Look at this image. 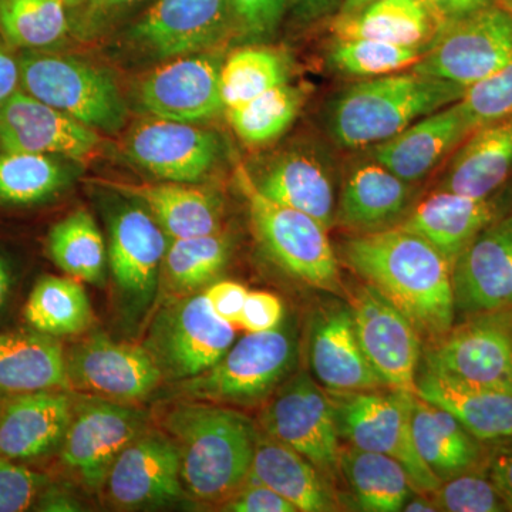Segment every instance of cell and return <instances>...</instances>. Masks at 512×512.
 <instances>
[{"label":"cell","instance_id":"1","mask_svg":"<svg viewBox=\"0 0 512 512\" xmlns=\"http://www.w3.org/2000/svg\"><path fill=\"white\" fill-rule=\"evenodd\" d=\"M343 258L402 311L430 345L453 328V269L426 239L396 225L350 238L343 245Z\"/></svg>","mask_w":512,"mask_h":512},{"label":"cell","instance_id":"2","mask_svg":"<svg viewBox=\"0 0 512 512\" xmlns=\"http://www.w3.org/2000/svg\"><path fill=\"white\" fill-rule=\"evenodd\" d=\"M164 429L177 444L185 493L205 504H224L247 483L256 431L244 414L218 404L181 403Z\"/></svg>","mask_w":512,"mask_h":512},{"label":"cell","instance_id":"3","mask_svg":"<svg viewBox=\"0 0 512 512\" xmlns=\"http://www.w3.org/2000/svg\"><path fill=\"white\" fill-rule=\"evenodd\" d=\"M467 87L404 70L350 86L333 100L330 136L346 148L383 143L417 120L463 99Z\"/></svg>","mask_w":512,"mask_h":512},{"label":"cell","instance_id":"4","mask_svg":"<svg viewBox=\"0 0 512 512\" xmlns=\"http://www.w3.org/2000/svg\"><path fill=\"white\" fill-rule=\"evenodd\" d=\"M238 184L248 202L256 237L269 258L303 284L326 292L342 291L329 229L305 212L269 200L242 168L238 171Z\"/></svg>","mask_w":512,"mask_h":512},{"label":"cell","instance_id":"5","mask_svg":"<svg viewBox=\"0 0 512 512\" xmlns=\"http://www.w3.org/2000/svg\"><path fill=\"white\" fill-rule=\"evenodd\" d=\"M295 359V340L288 329L248 332L210 369L181 380L177 392L198 402L255 406L274 393Z\"/></svg>","mask_w":512,"mask_h":512},{"label":"cell","instance_id":"6","mask_svg":"<svg viewBox=\"0 0 512 512\" xmlns=\"http://www.w3.org/2000/svg\"><path fill=\"white\" fill-rule=\"evenodd\" d=\"M329 394L340 439L350 446L399 461L416 493L431 494L440 487L441 481L421 460L414 444L410 417L413 393L382 387Z\"/></svg>","mask_w":512,"mask_h":512},{"label":"cell","instance_id":"7","mask_svg":"<svg viewBox=\"0 0 512 512\" xmlns=\"http://www.w3.org/2000/svg\"><path fill=\"white\" fill-rule=\"evenodd\" d=\"M23 92L92 128L117 131L126 107L109 73L72 57L25 50L19 57Z\"/></svg>","mask_w":512,"mask_h":512},{"label":"cell","instance_id":"8","mask_svg":"<svg viewBox=\"0 0 512 512\" xmlns=\"http://www.w3.org/2000/svg\"><path fill=\"white\" fill-rule=\"evenodd\" d=\"M234 342V325L215 315L204 293H192L163 306L144 348L164 380L181 382L214 366Z\"/></svg>","mask_w":512,"mask_h":512},{"label":"cell","instance_id":"9","mask_svg":"<svg viewBox=\"0 0 512 512\" xmlns=\"http://www.w3.org/2000/svg\"><path fill=\"white\" fill-rule=\"evenodd\" d=\"M512 55V3H498L440 30L412 70L471 87L498 72Z\"/></svg>","mask_w":512,"mask_h":512},{"label":"cell","instance_id":"10","mask_svg":"<svg viewBox=\"0 0 512 512\" xmlns=\"http://www.w3.org/2000/svg\"><path fill=\"white\" fill-rule=\"evenodd\" d=\"M262 429L298 451L333 480L340 473V437L330 394L311 376L282 387L262 412Z\"/></svg>","mask_w":512,"mask_h":512},{"label":"cell","instance_id":"11","mask_svg":"<svg viewBox=\"0 0 512 512\" xmlns=\"http://www.w3.org/2000/svg\"><path fill=\"white\" fill-rule=\"evenodd\" d=\"M426 365L466 382L512 392V306L466 316L431 343Z\"/></svg>","mask_w":512,"mask_h":512},{"label":"cell","instance_id":"12","mask_svg":"<svg viewBox=\"0 0 512 512\" xmlns=\"http://www.w3.org/2000/svg\"><path fill=\"white\" fill-rule=\"evenodd\" d=\"M144 431L146 413L124 403L90 396L74 406L72 421L59 448L60 460L84 487L100 490L121 451Z\"/></svg>","mask_w":512,"mask_h":512},{"label":"cell","instance_id":"13","mask_svg":"<svg viewBox=\"0 0 512 512\" xmlns=\"http://www.w3.org/2000/svg\"><path fill=\"white\" fill-rule=\"evenodd\" d=\"M350 311L360 346L387 387L417 392L421 336L412 322L372 285L357 286Z\"/></svg>","mask_w":512,"mask_h":512},{"label":"cell","instance_id":"14","mask_svg":"<svg viewBox=\"0 0 512 512\" xmlns=\"http://www.w3.org/2000/svg\"><path fill=\"white\" fill-rule=\"evenodd\" d=\"M70 390L119 403H134L156 392L164 377L144 346L116 342L96 333L66 353Z\"/></svg>","mask_w":512,"mask_h":512},{"label":"cell","instance_id":"15","mask_svg":"<svg viewBox=\"0 0 512 512\" xmlns=\"http://www.w3.org/2000/svg\"><path fill=\"white\" fill-rule=\"evenodd\" d=\"M109 262L117 288L131 308L153 301L170 238L138 202H121L109 217Z\"/></svg>","mask_w":512,"mask_h":512},{"label":"cell","instance_id":"16","mask_svg":"<svg viewBox=\"0 0 512 512\" xmlns=\"http://www.w3.org/2000/svg\"><path fill=\"white\" fill-rule=\"evenodd\" d=\"M104 487L121 510L175 503L185 493L177 444L163 433L144 431L121 451Z\"/></svg>","mask_w":512,"mask_h":512},{"label":"cell","instance_id":"17","mask_svg":"<svg viewBox=\"0 0 512 512\" xmlns=\"http://www.w3.org/2000/svg\"><path fill=\"white\" fill-rule=\"evenodd\" d=\"M220 57L192 53L175 57L148 74L140 87V100L157 119L200 123L225 110L221 92Z\"/></svg>","mask_w":512,"mask_h":512},{"label":"cell","instance_id":"18","mask_svg":"<svg viewBox=\"0 0 512 512\" xmlns=\"http://www.w3.org/2000/svg\"><path fill=\"white\" fill-rule=\"evenodd\" d=\"M127 156L148 173L173 183H200L217 164L220 138L171 120H147L128 134Z\"/></svg>","mask_w":512,"mask_h":512},{"label":"cell","instance_id":"19","mask_svg":"<svg viewBox=\"0 0 512 512\" xmlns=\"http://www.w3.org/2000/svg\"><path fill=\"white\" fill-rule=\"evenodd\" d=\"M235 28L231 0H157L131 30V39L161 59L217 45Z\"/></svg>","mask_w":512,"mask_h":512},{"label":"cell","instance_id":"20","mask_svg":"<svg viewBox=\"0 0 512 512\" xmlns=\"http://www.w3.org/2000/svg\"><path fill=\"white\" fill-rule=\"evenodd\" d=\"M456 312L466 316L512 306V214L491 222L453 264Z\"/></svg>","mask_w":512,"mask_h":512},{"label":"cell","instance_id":"21","mask_svg":"<svg viewBox=\"0 0 512 512\" xmlns=\"http://www.w3.org/2000/svg\"><path fill=\"white\" fill-rule=\"evenodd\" d=\"M99 143L94 128L26 92L19 90L0 106V150L80 160Z\"/></svg>","mask_w":512,"mask_h":512},{"label":"cell","instance_id":"22","mask_svg":"<svg viewBox=\"0 0 512 512\" xmlns=\"http://www.w3.org/2000/svg\"><path fill=\"white\" fill-rule=\"evenodd\" d=\"M309 360L320 386L329 393L387 387L360 346L349 303H333L313 316Z\"/></svg>","mask_w":512,"mask_h":512},{"label":"cell","instance_id":"23","mask_svg":"<svg viewBox=\"0 0 512 512\" xmlns=\"http://www.w3.org/2000/svg\"><path fill=\"white\" fill-rule=\"evenodd\" d=\"M473 131V121L460 101L417 120L402 133L369 148V158L389 168L397 177L423 180L456 151Z\"/></svg>","mask_w":512,"mask_h":512},{"label":"cell","instance_id":"24","mask_svg":"<svg viewBox=\"0 0 512 512\" xmlns=\"http://www.w3.org/2000/svg\"><path fill=\"white\" fill-rule=\"evenodd\" d=\"M74 406L67 390L10 396L0 406V457L33 460L59 450Z\"/></svg>","mask_w":512,"mask_h":512},{"label":"cell","instance_id":"25","mask_svg":"<svg viewBox=\"0 0 512 512\" xmlns=\"http://www.w3.org/2000/svg\"><path fill=\"white\" fill-rule=\"evenodd\" d=\"M416 386L417 396L453 414L483 443L512 436L511 390L466 382L427 365Z\"/></svg>","mask_w":512,"mask_h":512},{"label":"cell","instance_id":"26","mask_svg":"<svg viewBox=\"0 0 512 512\" xmlns=\"http://www.w3.org/2000/svg\"><path fill=\"white\" fill-rule=\"evenodd\" d=\"M500 217L503 215L493 197L474 198L437 190L409 212L397 227L426 239L453 269L467 245Z\"/></svg>","mask_w":512,"mask_h":512},{"label":"cell","instance_id":"27","mask_svg":"<svg viewBox=\"0 0 512 512\" xmlns=\"http://www.w3.org/2000/svg\"><path fill=\"white\" fill-rule=\"evenodd\" d=\"M410 185L372 158L357 164L343 181L335 221L360 234L392 228L409 208Z\"/></svg>","mask_w":512,"mask_h":512},{"label":"cell","instance_id":"28","mask_svg":"<svg viewBox=\"0 0 512 512\" xmlns=\"http://www.w3.org/2000/svg\"><path fill=\"white\" fill-rule=\"evenodd\" d=\"M512 177V111L478 127L451 157L437 190L493 197Z\"/></svg>","mask_w":512,"mask_h":512},{"label":"cell","instance_id":"29","mask_svg":"<svg viewBox=\"0 0 512 512\" xmlns=\"http://www.w3.org/2000/svg\"><path fill=\"white\" fill-rule=\"evenodd\" d=\"M252 180L269 200L311 215L326 229L336 220L338 201L332 170L316 151H289Z\"/></svg>","mask_w":512,"mask_h":512},{"label":"cell","instance_id":"30","mask_svg":"<svg viewBox=\"0 0 512 512\" xmlns=\"http://www.w3.org/2000/svg\"><path fill=\"white\" fill-rule=\"evenodd\" d=\"M128 200L138 202L170 239L200 237L221 232L224 205L217 192L188 183H111Z\"/></svg>","mask_w":512,"mask_h":512},{"label":"cell","instance_id":"31","mask_svg":"<svg viewBox=\"0 0 512 512\" xmlns=\"http://www.w3.org/2000/svg\"><path fill=\"white\" fill-rule=\"evenodd\" d=\"M446 25L429 0H376L330 23L335 39H373L399 46L431 47Z\"/></svg>","mask_w":512,"mask_h":512},{"label":"cell","instance_id":"32","mask_svg":"<svg viewBox=\"0 0 512 512\" xmlns=\"http://www.w3.org/2000/svg\"><path fill=\"white\" fill-rule=\"evenodd\" d=\"M249 478L268 485L291 501L298 511L339 510L338 497L330 485V478L313 466L308 458L268 434H258Z\"/></svg>","mask_w":512,"mask_h":512},{"label":"cell","instance_id":"33","mask_svg":"<svg viewBox=\"0 0 512 512\" xmlns=\"http://www.w3.org/2000/svg\"><path fill=\"white\" fill-rule=\"evenodd\" d=\"M410 417L417 453L441 483L483 463V441L447 410L413 394Z\"/></svg>","mask_w":512,"mask_h":512},{"label":"cell","instance_id":"34","mask_svg":"<svg viewBox=\"0 0 512 512\" xmlns=\"http://www.w3.org/2000/svg\"><path fill=\"white\" fill-rule=\"evenodd\" d=\"M70 390L62 343L36 332L0 333V393Z\"/></svg>","mask_w":512,"mask_h":512},{"label":"cell","instance_id":"35","mask_svg":"<svg viewBox=\"0 0 512 512\" xmlns=\"http://www.w3.org/2000/svg\"><path fill=\"white\" fill-rule=\"evenodd\" d=\"M340 473L348 481L360 510L397 512L414 490L406 468L386 454L362 450L355 446L340 447Z\"/></svg>","mask_w":512,"mask_h":512},{"label":"cell","instance_id":"36","mask_svg":"<svg viewBox=\"0 0 512 512\" xmlns=\"http://www.w3.org/2000/svg\"><path fill=\"white\" fill-rule=\"evenodd\" d=\"M23 316L30 328L53 338L80 335L93 322L89 296L72 276H42L30 291Z\"/></svg>","mask_w":512,"mask_h":512},{"label":"cell","instance_id":"37","mask_svg":"<svg viewBox=\"0 0 512 512\" xmlns=\"http://www.w3.org/2000/svg\"><path fill=\"white\" fill-rule=\"evenodd\" d=\"M170 241L161 274L165 286L177 298L192 295L211 284L231 255V241L221 232Z\"/></svg>","mask_w":512,"mask_h":512},{"label":"cell","instance_id":"38","mask_svg":"<svg viewBox=\"0 0 512 512\" xmlns=\"http://www.w3.org/2000/svg\"><path fill=\"white\" fill-rule=\"evenodd\" d=\"M47 249L55 264L79 281L100 285L106 278L107 252L96 221L80 210L50 229Z\"/></svg>","mask_w":512,"mask_h":512},{"label":"cell","instance_id":"39","mask_svg":"<svg viewBox=\"0 0 512 512\" xmlns=\"http://www.w3.org/2000/svg\"><path fill=\"white\" fill-rule=\"evenodd\" d=\"M69 171L46 154L2 150L0 204L32 205L53 197L69 183Z\"/></svg>","mask_w":512,"mask_h":512},{"label":"cell","instance_id":"40","mask_svg":"<svg viewBox=\"0 0 512 512\" xmlns=\"http://www.w3.org/2000/svg\"><path fill=\"white\" fill-rule=\"evenodd\" d=\"M64 0H0V33L9 46L45 50L69 29Z\"/></svg>","mask_w":512,"mask_h":512},{"label":"cell","instance_id":"41","mask_svg":"<svg viewBox=\"0 0 512 512\" xmlns=\"http://www.w3.org/2000/svg\"><path fill=\"white\" fill-rule=\"evenodd\" d=\"M288 83L285 57L268 47H244L222 62L221 92L225 109L239 106Z\"/></svg>","mask_w":512,"mask_h":512},{"label":"cell","instance_id":"42","mask_svg":"<svg viewBox=\"0 0 512 512\" xmlns=\"http://www.w3.org/2000/svg\"><path fill=\"white\" fill-rule=\"evenodd\" d=\"M301 106L299 90L284 83L225 110L229 124L244 143L262 146L281 136L291 126Z\"/></svg>","mask_w":512,"mask_h":512},{"label":"cell","instance_id":"43","mask_svg":"<svg viewBox=\"0 0 512 512\" xmlns=\"http://www.w3.org/2000/svg\"><path fill=\"white\" fill-rule=\"evenodd\" d=\"M429 49L373 39H335L330 47V63L346 76L375 79L412 69Z\"/></svg>","mask_w":512,"mask_h":512},{"label":"cell","instance_id":"44","mask_svg":"<svg viewBox=\"0 0 512 512\" xmlns=\"http://www.w3.org/2000/svg\"><path fill=\"white\" fill-rule=\"evenodd\" d=\"M437 511L446 512H505L503 498L490 476L484 461L478 466L443 481L431 493Z\"/></svg>","mask_w":512,"mask_h":512},{"label":"cell","instance_id":"45","mask_svg":"<svg viewBox=\"0 0 512 512\" xmlns=\"http://www.w3.org/2000/svg\"><path fill=\"white\" fill-rule=\"evenodd\" d=\"M476 130L512 111V55L498 72L468 87L460 100Z\"/></svg>","mask_w":512,"mask_h":512},{"label":"cell","instance_id":"46","mask_svg":"<svg viewBox=\"0 0 512 512\" xmlns=\"http://www.w3.org/2000/svg\"><path fill=\"white\" fill-rule=\"evenodd\" d=\"M49 477L15 460L0 457V512H22L35 507Z\"/></svg>","mask_w":512,"mask_h":512},{"label":"cell","instance_id":"47","mask_svg":"<svg viewBox=\"0 0 512 512\" xmlns=\"http://www.w3.org/2000/svg\"><path fill=\"white\" fill-rule=\"evenodd\" d=\"M291 3L292 0H231L235 28L252 40L271 36Z\"/></svg>","mask_w":512,"mask_h":512},{"label":"cell","instance_id":"48","mask_svg":"<svg viewBox=\"0 0 512 512\" xmlns=\"http://www.w3.org/2000/svg\"><path fill=\"white\" fill-rule=\"evenodd\" d=\"M221 507L222 511L232 512H299L291 501L251 478Z\"/></svg>","mask_w":512,"mask_h":512},{"label":"cell","instance_id":"49","mask_svg":"<svg viewBox=\"0 0 512 512\" xmlns=\"http://www.w3.org/2000/svg\"><path fill=\"white\" fill-rule=\"evenodd\" d=\"M284 305L274 293L249 291L238 325L247 332H266L281 326Z\"/></svg>","mask_w":512,"mask_h":512},{"label":"cell","instance_id":"50","mask_svg":"<svg viewBox=\"0 0 512 512\" xmlns=\"http://www.w3.org/2000/svg\"><path fill=\"white\" fill-rule=\"evenodd\" d=\"M488 443L491 446L484 450L485 468L507 510L512 511V436Z\"/></svg>","mask_w":512,"mask_h":512},{"label":"cell","instance_id":"51","mask_svg":"<svg viewBox=\"0 0 512 512\" xmlns=\"http://www.w3.org/2000/svg\"><path fill=\"white\" fill-rule=\"evenodd\" d=\"M248 289L237 282L221 281L212 284L204 292L205 298L215 312L225 322L238 325L239 316L247 301Z\"/></svg>","mask_w":512,"mask_h":512},{"label":"cell","instance_id":"52","mask_svg":"<svg viewBox=\"0 0 512 512\" xmlns=\"http://www.w3.org/2000/svg\"><path fill=\"white\" fill-rule=\"evenodd\" d=\"M20 86L19 59L10 55L9 43L0 33V106L6 103Z\"/></svg>","mask_w":512,"mask_h":512},{"label":"cell","instance_id":"53","mask_svg":"<svg viewBox=\"0 0 512 512\" xmlns=\"http://www.w3.org/2000/svg\"><path fill=\"white\" fill-rule=\"evenodd\" d=\"M431 6L439 13L444 22H451L464 18L470 13L477 12L488 6L498 5V3H512V0H429Z\"/></svg>","mask_w":512,"mask_h":512},{"label":"cell","instance_id":"54","mask_svg":"<svg viewBox=\"0 0 512 512\" xmlns=\"http://www.w3.org/2000/svg\"><path fill=\"white\" fill-rule=\"evenodd\" d=\"M342 0H292L291 6L305 20H315L329 15L332 10L339 9Z\"/></svg>","mask_w":512,"mask_h":512},{"label":"cell","instance_id":"55","mask_svg":"<svg viewBox=\"0 0 512 512\" xmlns=\"http://www.w3.org/2000/svg\"><path fill=\"white\" fill-rule=\"evenodd\" d=\"M430 494L417 493L410 495L409 500L403 505L402 511L407 512H436L437 507L433 498H429Z\"/></svg>","mask_w":512,"mask_h":512},{"label":"cell","instance_id":"56","mask_svg":"<svg viewBox=\"0 0 512 512\" xmlns=\"http://www.w3.org/2000/svg\"><path fill=\"white\" fill-rule=\"evenodd\" d=\"M10 291V272L5 259L0 256V309L5 305Z\"/></svg>","mask_w":512,"mask_h":512},{"label":"cell","instance_id":"57","mask_svg":"<svg viewBox=\"0 0 512 512\" xmlns=\"http://www.w3.org/2000/svg\"><path fill=\"white\" fill-rule=\"evenodd\" d=\"M376 2V0H342L338 9V13H350L355 10L369 5V3Z\"/></svg>","mask_w":512,"mask_h":512},{"label":"cell","instance_id":"58","mask_svg":"<svg viewBox=\"0 0 512 512\" xmlns=\"http://www.w3.org/2000/svg\"><path fill=\"white\" fill-rule=\"evenodd\" d=\"M100 5L107 6V8H117V6H127L131 3L140 2V0H97Z\"/></svg>","mask_w":512,"mask_h":512},{"label":"cell","instance_id":"59","mask_svg":"<svg viewBox=\"0 0 512 512\" xmlns=\"http://www.w3.org/2000/svg\"><path fill=\"white\" fill-rule=\"evenodd\" d=\"M82 2L83 0H64V3H66L67 6H77Z\"/></svg>","mask_w":512,"mask_h":512}]
</instances>
